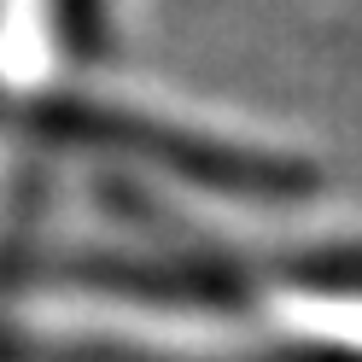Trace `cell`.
<instances>
[{"instance_id": "obj_1", "label": "cell", "mask_w": 362, "mask_h": 362, "mask_svg": "<svg viewBox=\"0 0 362 362\" xmlns=\"http://www.w3.org/2000/svg\"><path fill=\"white\" fill-rule=\"evenodd\" d=\"M275 310L281 327H292L298 339L362 356V298H351V292H281Z\"/></svg>"}]
</instances>
